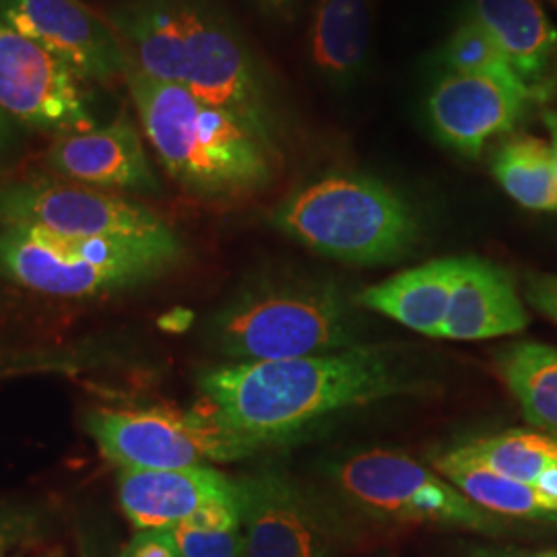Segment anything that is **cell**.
<instances>
[{
	"label": "cell",
	"instance_id": "obj_1",
	"mask_svg": "<svg viewBox=\"0 0 557 557\" xmlns=\"http://www.w3.org/2000/svg\"><path fill=\"white\" fill-rule=\"evenodd\" d=\"M199 388L207 413L225 432L267 450L416 384L384 347L354 345L322 356L238 361L200 374Z\"/></svg>",
	"mask_w": 557,
	"mask_h": 557
},
{
	"label": "cell",
	"instance_id": "obj_2",
	"mask_svg": "<svg viewBox=\"0 0 557 557\" xmlns=\"http://www.w3.org/2000/svg\"><path fill=\"white\" fill-rule=\"evenodd\" d=\"M106 20L131 69L174 83L242 120L281 153V110L259 60L211 0H122Z\"/></svg>",
	"mask_w": 557,
	"mask_h": 557
},
{
	"label": "cell",
	"instance_id": "obj_3",
	"mask_svg": "<svg viewBox=\"0 0 557 557\" xmlns=\"http://www.w3.org/2000/svg\"><path fill=\"white\" fill-rule=\"evenodd\" d=\"M128 94L143 135L168 176L186 193L236 200L267 190L283 158L230 112L188 89L126 71Z\"/></svg>",
	"mask_w": 557,
	"mask_h": 557
},
{
	"label": "cell",
	"instance_id": "obj_4",
	"mask_svg": "<svg viewBox=\"0 0 557 557\" xmlns=\"http://www.w3.org/2000/svg\"><path fill=\"white\" fill-rule=\"evenodd\" d=\"M209 338L238 361L322 356L358 343L356 317L335 281L264 275L244 285L209 322Z\"/></svg>",
	"mask_w": 557,
	"mask_h": 557
},
{
	"label": "cell",
	"instance_id": "obj_5",
	"mask_svg": "<svg viewBox=\"0 0 557 557\" xmlns=\"http://www.w3.org/2000/svg\"><path fill=\"white\" fill-rule=\"evenodd\" d=\"M186 255L168 238H71L0 223V278L54 298H94L147 285Z\"/></svg>",
	"mask_w": 557,
	"mask_h": 557
},
{
	"label": "cell",
	"instance_id": "obj_6",
	"mask_svg": "<svg viewBox=\"0 0 557 557\" xmlns=\"http://www.w3.org/2000/svg\"><path fill=\"white\" fill-rule=\"evenodd\" d=\"M273 223L317 255L363 267L400 260L419 239L409 202L359 174H329L301 186L273 211Z\"/></svg>",
	"mask_w": 557,
	"mask_h": 557
},
{
	"label": "cell",
	"instance_id": "obj_7",
	"mask_svg": "<svg viewBox=\"0 0 557 557\" xmlns=\"http://www.w3.org/2000/svg\"><path fill=\"white\" fill-rule=\"evenodd\" d=\"M338 494L361 515L382 522L428 524L481 535H502L506 520L475 502L416 458L366 450L333 467Z\"/></svg>",
	"mask_w": 557,
	"mask_h": 557
},
{
	"label": "cell",
	"instance_id": "obj_8",
	"mask_svg": "<svg viewBox=\"0 0 557 557\" xmlns=\"http://www.w3.org/2000/svg\"><path fill=\"white\" fill-rule=\"evenodd\" d=\"M83 425L119 469L211 467L260 453L255 444L225 432L207 411L94 409Z\"/></svg>",
	"mask_w": 557,
	"mask_h": 557
},
{
	"label": "cell",
	"instance_id": "obj_9",
	"mask_svg": "<svg viewBox=\"0 0 557 557\" xmlns=\"http://www.w3.org/2000/svg\"><path fill=\"white\" fill-rule=\"evenodd\" d=\"M0 223L71 238H168L178 234L139 200L75 182L44 178L0 186Z\"/></svg>",
	"mask_w": 557,
	"mask_h": 557
},
{
	"label": "cell",
	"instance_id": "obj_10",
	"mask_svg": "<svg viewBox=\"0 0 557 557\" xmlns=\"http://www.w3.org/2000/svg\"><path fill=\"white\" fill-rule=\"evenodd\" d=\"M236 483L244 557H343L337 522L289 473L264 465Z\"/></svg>",
	"mask_w": 557,
	"mask_h": 557
},
{
	"label": "cell",
	"instance_id": "obj_11",
	"mask_svg": "<svg viewBox=\"0 0 557 557\" xmlns=\"http://www.w3.org/2000/svg\"><path fill=\"white\" fill-rule=\"evenodd\" d=\"M0 110L21 126L60 135L96 126L85 81L2 20Z\"/></svg>",
	"mask_w": 557,
	"mask_h": 557
},
{
	"label": "cell",
	"instance_id": "obj_12",
	"mask_svg": "<svg viewBox=\"0 0 557 557\" xmlns=\"http://www.w3.org/2000/svg\"><path fill=\"white\" fill-rule=\"evenodd\" d=\"M0 20L69 66L81 81L124 79L131 66L119 34L81 0H0Z\"/></svg>",
	"mask_w": 557,
	"mask_h": 557
},
{
	"label": "cell",
	"instance_id": "obj_13",
	"mask_svg": "<svg viewBox=\"0 0 557 557\" xmlns=\"http://www.w3.org/2000/svg\"><path fill=\"white\" fill-rule=\"evenodd\" d=\"M543 98L524 83L450 73L430 94L428 116L442 143L478 158L487 140L510 133L529 106Z\"/></svg>",
	"mask_w": 557,
	"mask_h": 557
},
{
	"label": "cell",
	"instance_id": "obj_14",
	"mask_svg": "<svg viewBox=\"0 0 557 557\" xmlns=\"http://www.w3.org/2000/svg\"><path fill=\"white\" fill-rule=\"evenodd\" d=\"M44 165L60 178L116 195H158L160 178L149 161L139 128L120 112L106 126L60 135Z\"/></svg>",
	"mask_w": 557,
	"mask_h": 557
},
{
	"label": "cell",
	"instance_id": "obj_15",
	"mask_svg": "<svg viewBox=\"0 0 557 557\" xmlns=\"http://www.w3.org/2000/svg\"><path fill=\"white\" fill-rule=\"evenodd\" d=\"M236 499V479L213 467L119 471L120 508L137 531L172 529L211 504Z\"/></svg>",
	"mask_w": 557,
	"mask_h": 557
},
{
	"label": "cell",
	"instance_id": "obj_16",
	"mask_svg": "<svg viewBox=\"0 0 557 557\" xmlns=\"http://www.w3.org/2000/svg\"><path fill=\"white\" fill-rule=\"evenodd\" d=\"M529 314L506 269L478 257L458 259L457 281L440 338L483 341L524 331Z\"/></svg>",
	"mask_w": 557,
	"mask_h": 557
},
{
	"label": "cell",
	"instance_id": "obj_17",
	"mask_svg": "<svg viewBox=\"0 0 557 557\" xmlns=\"http://www.w3.org/2000/svg\"><path fill=\"white\" fill-rule=\"evenodd\" d=\"M473 17L498 41L524 85L547 96L557 62V29L539 0H475Z\"/></svg>",
	"mask_w": 557,
	"mask_h": 557
},
{
	"label": "cell",
	"instance_id": "obj_18",
	"mask_svg": "<svg viewBox=\"0 0 557 557\" xmlns=\"http://www.w3.org/2000/svg\"><path fill=\"white\" fill-rule=\"evenodd\" d=\"M457 271L458 259L432 260L368 287L358 304L425 337L440 338Z\"/></svg>",
	"mask_w": 557,
	"mask_h": 557
},
{
	"label": "cell",
	"instance_id": "obj_19",
	"mask_svg": "<svg viewBox=\"0 0 557 557\" xmlns=\"http://www.w3.org/2000/svg\"><path fill=\"white\" fill-rule=\"evenodd\" d=\"M434 469L483 510L502 518L557 522V499L537 487L506 478L460 448L446 450L434 460Z\"/></svg>",
	"mask_w": 557,
	"mask_h": 557
},
{
	"label": "cell",
	"instance_id": "obj_20",
	"mask_svg": "<svg viewBox=\"0 0 557 557\" xmlns=\"http://www.w3.org/2000/svg\"><path fill=\"white\" fill-rule=\"evenodd\" d=\"M370 40V0H320L310 48L320 73L335 83L354 79Z\"/></svg>",
	"mask_w": 557,
	"mask_h": 557
},
{
	"label": "cell",
	"instance_id": "obj_21",
	"mask_svg": "<svg viewBox=\"0 0 557 557\" xmlns=\"http://www.w3.org/2000/svg\"><path fill=\"white\" fill-rule=\"evenodd\" d=\"M496 363L527 421L557 436L556 347L522 341L504 347Z\"/></svg>",
	"mask_w": 557,
	"mask_h": 557
},
{
	"label": "cell",
	"instance_id": "obj_22",
	"mask_svg": "<svg viewBox=\"0 0 557 557\" xmlns=\"http://www.w3.org/2000/svg\"><path fill=\"white\" fill-rule=\"evenodd\" d=\"M458 448L502 475L529 483L557 499V436L506 432L465 442Z\"/></svg>",
	"mask_w": 557,
	"mask_h": 557
},
{
	"label": "cell",
	"instance_id": "obj_23",
	"mask_svg": "<svg viewBox=\"0 0 557 557\" xmlns=\"http://www.w3.org/2000/svg\"><path fill=\"white\" fill-rule=\"evenodd\" d=\"M492 172L518 205L557 213V174L549 143L510 135L494 153Z\"/></svg>",
	"mask_w": 557,
	"mask_h": 557
},
{
	"label": "cell",
	"instance_id": "obj_24",
	"mask_svg": "<svg viewBox=\"0 0 557 557\" xmlns=\"http://www.w3.org/2000/svg\"><path fill=\"white\" fill-rule=\"evenodd\" d=\"M180 557H244L239 502H221L172 527Z\"/></svg>",
	"mask_w": 557,
	"mask_h": 557
},
{
	"label": "cell",
	"instance_id": "obj_25",
	"mask_svg": "<svg viewBox=\"0 0 557 557\" xmlns=\"http://www.w3.org/2000/svg\"><path fill=\"white\" fill-rule=\"evenodd\" d=\"M446 66L457 75H475L522 83L498 41L475 17L465 21L444 48Z\"/></svg>",
	"mask_w": 557,
	"mask_h": 557
},
{
	"label": "cell",
	"instance_id": "obj_26",
	"mask_svg": "<svg viewBox=\"0 0 557 557\" xmlns=\"http://www.w3.org/2000/svg\"><path fill=\"white\" fill-rule=\"evenodd\" d=\"M50 535V517L46 510L27 504L0 502V552L32 545Z\"/></svg>",
	"mask_w": 557,
	"mask_h": 557
},
{
	"label": "cell",
	"instance_id": "obj_27",
	"mask_svg": "<svg viewBox=\"0 0 557 557\" xmlns=\"http://www.w3.org/2000/svg\"><path fill=\"white\" fill-rule=\"evenodd\" d=\"M120 557H180L172 529H143L137 531Z\"/></svg>",
	"mask_w": 557,
	"mask_h": 557
},
{
	"label": "cell",
	"instance_id": "obj_28",
	"mask_svg": "<svg viewBox=\"0 0 557 557\" xmlns=\"http://www.w3.org/2000/svg\"><path fill=\"white\" fill-rule=\"evenodd\" d=\"M524 294L535 310L557 322V275H529Z\"/></svg>",
	"mask_w": 557,
	"mask_h": 557
},
{
	"label": "cell",
	"instance_id": "obj_29",
	"mask_svg": "<svg viewBox=\"0 0 557 557\" xmlns=\"http://www.w3.org/2000/svg\"><path fill=\"white\" fill-rule=\"evenodd\" d=\"M21 145L23 133L20 122L0 110V172L7 170L20 156Z\"/></svg>",
	"mask_w": 557,
	"mask_h": 557
},
{
	"label": "cell",
	"instance_id": "obj_30",
	"mask_svg": "<svg viewBox=\"0 0 557 557\" xmlns=\"http://www.w3.org/2000/svg\"><path fill=\"white\" fill-rule=\"evenodd\" d=\"M462 557H557V552L524 549V547H515V545L478 543V545H465Z\"/></svg>",
	"mask_w": 557,
	"mask_h": 557
},
{
	"label": "cell",
	"instance_id": "obj_31",
	"mask_svg": "<svg viewBox=\"0 0 557 557\" xmlns=\"http://www.w3.org/2000/svg\"><path fill=\"white\" fill-rule=\"evenodd\" d=\"M262 11L273 13V15H287L294 7L296 0H257Z\"/></svg>",
	"mask_w": 557,
	"mask_h": 557
},
{
	"label": "cell",
	"instance_id": "obj_32",
	"mask_svg": "<svg viewBox=\"0 0 557 557\" xmlns=\"http://www.w3.org/2000/svg\"><path fill=\"white\" fill-rule=\"evenodd\" d=\"M545 126L549 128V135H552V156H554V165H556V174H557V110H549L545 116Z\"/></svg>",
	"mask_w": 557,
	"mask_h": 557
},
{
	"label": "cell",
	"instance_id": "obj_33",
	"mask_svg": "<svg viewBox=\"0 0 557 557\" xmlns=\"http://www.w3.org/2000/svg\"><path fill=\"white\" fill-rule=\"evenodd\" d=\"M83 557H103V556H101L100 547H96V545H85V547H83Z\"/></svg>",
	"mask_w": 557,
	"mask_h": 557
},
{
	"label": "cell",
	"instance_id": "obj_34",
	"mask_svg": "<svg viewBox=\"0 0 557 557\" xmlns=\"http://www.w3.org/2000/svg\"><path fill=\"white\" fill-rule=\"evenodd\" d=\"M0 557H21V556H7V552H0Z\"/></svg>",
	"mask_w": 557,
	"mask_h": 557
},
{
	"label": "cell",
	"instance_id": "obj_35",
	"mask_svg": "<svg viewBox=\"0 0 557 557\" xmlns=\"http://www.w3.org/2000/svg\"><path fill=\"white\" fill-rule=\"evenodd\" d=\"M120 557V556H119Z\"/></svg>",
	"mask_w": 557,
	"mask_h": 557
}]
</instances>
